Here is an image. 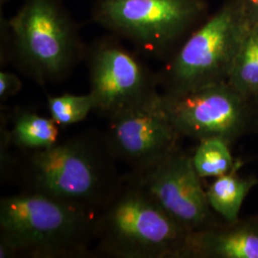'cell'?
Masks as SVG:
<instances>
[{
  "mask_svg": "<svg viewBox=\"0 0 258 258\" xmlns=\"http://www.w3.org/2000/svg\"><path fill=\"white\" fill-rule=\"evenodd\" d=\"M98 212L24 191L0 202V258L80 256L96 239Z\"/></svg>",
  "mask_w": 258,
  "mask_h": 258,
  "instance_id": "6da1fadb",
  "label": "cell"
},
{
  "mask_svg": "<svg viewBox=\"0 0 258 258\" xmlns=\"http://www.w3.org/2000/svg\"><path fill=\"white\" fill-rule=\"evenodd\" d=\"M189 233L131 178L98 212L96 239L112 257L183 258Z\"/></svg>",
  "mask_w": 258,
  "mask_h": 258,
  "instance_id": "7a4b0ae2",
  "label": "cell"
},
{
  "mask_svg": "<svg viewBox=\"0 0 258 258\" xmlns=\"http://www.w3.org/2000/svg\"><path fill=\"white\" fill-rule=\"evenodd\" d=\"M107 146L70 139L34 150L24 165L27 191L99 212L120 184Z\"/></svg>",
  "mask_w": 258,
  "mask_h": 258,
  "instance_id": "3957f363",
  "label": "cell"
},
{
  "mask_svg": "<svg viewBox=\"0 0 258 258\" xmlns=\"http://www.w3.org/2000/svg\"><path fill=\"white\" fill-rule=\"evenodd\" d=\"M251 26L242 0H225L166 59L157 74L161 93L178 96L228 82Z\"/></svg>",
  "mask_w": 258,
  "mask_h": 258,
  "instance_id": "277c9868",
  "label": "cell"
},
{
  "mask_svg": "<svg viewBox=\"0 0 258 258\" xmlns=\"http://www.w3.org/2000/svg\"><path fill=\"white\" fill-rule=\"evenodd\" d=\"M10 61L40 84L64 80L86 54L63 0H23L9 19Z\"/></svg>",
  "mask_w": 258,
  "mask_h": 258,
  "instance_id": "5b68a950",
  "label": "cell"
},
{
  "mask_svg": "<svg viewBox=\"0 0 258 258\" xmlns=\"http://www.w3.org/2000/svg\"><path fill=\"white\" fill-rule=\"evenodd\" d=\"M209 15L208 0H95L91 12L111 34L166 60Z\"/></svg>",
  "mask_w": 258,
  "mask_h": 258,
  "instance_id": "8992f818",
  "label": "cell"
},
{
  "mask_svg": "<svg viewBox=\"0 0 258 258\" xmlns=\"http://www.w3.org/2000/svg\"><path fill=\"white\" fill-rule=\"evenodd\" d=\"M162 95L182 137L220 138L231 145L258 131L257 104L228 82L178 96Z\"/></svg>",
  "mask_w": 258,
  "mask_h": 258,
  "instance_id": "52a82bcc",
  "label": "cell"
},
{
  "mask_svg": "<svg viewBox=\"0 0 258 258\" xmlns=\"http://www.w3.org/2000/svg\"><path fill=\"white\" fill-rule=\"evenodd\" d=\"M104 142L111 155L134 170L152 166L180 148L183 138L169 118L162 93L156 90L108 117Z\"/></svg>",
  "mask_w": 258,
  "mask_h": 258,
  "instance_id": "ba28073f",
  "label": "cell"
},
{
  "mask_svg": "<svg viewBox=\"0 0 258 258\" xmlns=\"http://www.w3.org/2000/svg\"><path fill=\"white\" fill-rule=\"evenodd\" d=\"M85 58L95 110L106 117L158 90V77L113 34L95 39Z\"/></svg>",
  "mask_w": 258,
  "mask_h": 258,
  "instance_id": "9c48e42d",
  "label": "cell"
},
{
  "mask_svg": "<svg viewBox=\"0 0 258 258\" xmlns=\"http://www.w3.org/2000/svg\"><path fill=\"white\" fill-rule=\"evenodd\" d=\"M130 178L188 232L219 222L209 204L191 155L181 148L152 166L134 170Z\"/></svg>",
  "mask_w": 258,
  "mask_h": 258,
  "instance_id": "30bf717a",
  "label": "cell"
},
{
  "mask_svg": "<svg viewBox=\"0 0 258 258\" xmlns=\"http://www.w3.org/2000/svg\"><path fill=\"white\" fill-rule=\"evenodd\" d=\"M183 258H258V214L190 232Z\"/></svg>",
  "mask_w": 258,
  "mask_h": 258,
  "instance_id": "8fae6325",
  "label": "cell"
},
{
  "mask_svg": "<svg viewBox=\"0 0 258 258\" xmlns=\"http://www.w3.org/2000/svg\"><path fill=\"white\" fill-rule=\"evenodd\" d=\"M237 168L215 178L207 191L208 201L223 221H234L239 218L241 207L249 191L258 184L255 177H241Z\"/></svg>",
  "mask_w": 258,
  "mask_h": 258,
  "instance_id": "7c38bea8",
  "label": "cell"
},
{
  "mask_svg": "<svg viewBox=\"0 0 258 258\" xmlns=\"http://www.w3.org/2000/svg\"><path fill=\"white\" fill-rule=\"evenodd\" d=\"M228 83L258 105V23L251 26L243 41Z\"/></svg>",
  "mask_w": 258,
  "mask_h": 258,
  "instance_id": "4fadbf2b",
  "label": "cell"
},
{
  "mask_svg": "<svg viewBox=\"0 0 258 258\" xmlns=\"http://www.w3.org/2000/svg\"><path fill=\"white\" fill-rule=\"evenodd\" d=\"M58 134V124L52 118L25 112L15 121L11 140L19 147L39 150L55 145Z\"/></svg>",
  "mask_w": 258,
  "mask_h": 258,
  "instance_id": "5bb4252c",
  "label": "cell"
},
{
  "mask_svg": "<svg viewBox=\"0 0 258 258\" xmlns=\"http://www.w3.org/2000/svg\"><path fill=\"white\" fill-rule=\"evenodd\" d=\"M230 146L227 141L220 138L199 141L191 158L194 168L201 179L217 178L241 166L242 163L232 156Z\"/></svg>",
  "mask_w": 258,
  "mask_h": 258,
  "instance_id": "9a60e30c",
  "label": "cell"
},
{
  "mask_svg": "<svg viewBox=\"0 0 258 258\" xmlns=\"http://www.w3.org/2000/svg\"><path fill=\"white\" fill-rule=\"evenodd\" d=\"M48 109L51 118L58 125H71L84 120L88 114L95 110L92 96L63 94L61 96H49Z\"/></svg>",
  "mask_w": 258,
  "mask_h": 258,
  "instance_id": "2e32d148",
  "label": "cell"
},
{
  "mask_svg": "<svg viewBox=\"0 0 258 258\" xmlns=\"http://www.w3.org/2000/svg\"><path fill=\"white\" fill-rule=\"evenodd\" d=\"M21 87L22 83L17 75L3 70L0 72V99L2 102L17 95Z\"/></svg>",
  "mask_w": 258,
  "mask_h": 258,
  "instance_id": "e0dca14e",
  "label": "cell"
},
{
  "mask_svg": "<svg viewBox=\"0 0 258 258\" xmlns=\"http://www.w3.org/2000/svg\"><path fill=\"white\" fill-rule=\"evenodd\" d=\"M242 3L251 25L258 23V0H242Z\"/></svg>",
  "mask_w": 258,
  "mask_h": 258,
  "instance_id": "ac0fdd59",
  "label": "cell"
},
{
  "mask_svg": "<svg viewBox=\"0 0 258 258\" xmlns=\"http://www.w3.org/2000/svg\"><path fill=\"white\" fill-rule=\"evenodd\" d=\"M11 0H0V6H1V8L4 6V5H6L7 3H9Z\"/></svg>",
  "mask_w": 258,
  "mask_h": 258,
  "instance_id": "d6986e66",
  "label": "cell"
}]
</instances>
